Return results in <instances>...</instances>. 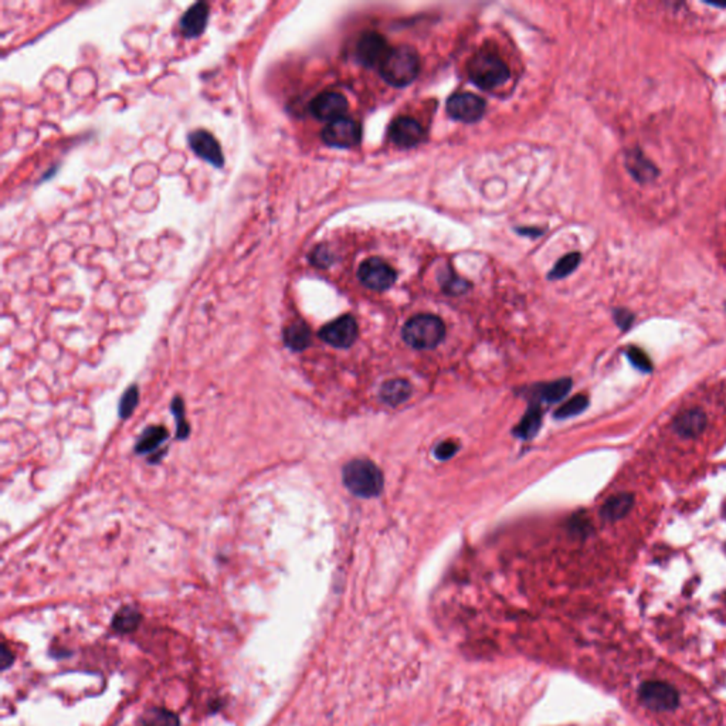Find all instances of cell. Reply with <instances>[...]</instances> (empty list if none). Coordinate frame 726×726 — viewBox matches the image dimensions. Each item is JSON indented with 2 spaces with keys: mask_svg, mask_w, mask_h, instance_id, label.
Listing matches in <instances>:
<instances>
[{
  "mask_svg": "<svg viewBox=\"0 0 726 726\" xmlns=\"http://www.w3.org/2000/svg\"><path fill=\"white\" fill-rule=\"evenodd\" d=\"M380 76L383 80L397 88L412 84L420 71V58L417 51L410 46H398L392 49L382 63Z\"/></svg>",
  "mask_w": 726,
  "mask_h": 726,
  "instance_id": "cell-1",
  "label": "cell"
},
{
  "mask_svg": "<svg viewBox=\"0 0 726 726\" xmlns=\"http://www.w3.org/2000/svg\"><path fill=\"white\" fill-rule=\"evenodd\" d=\"M344 484L362 498L378 497L383 490L382 471L369 460H353L344 468Z\"/></svg>",
  "mask_w": 726,
  "mask_h": 726,
  "instance_id": "cell-2",
  "label": "cell"
},
{
  "mask_svg": "<svg viewBox=\"0 0 726 726\" xmlns=\"http://www.w3.org/2000/svg\"><path fill=\"white\" fill-rule=\"evenodd\" d=\"M467 70L469 80L478 88L485 91L501 87L511 76L510 68L502 61V58L487 51L477 53L471 58Z\"/></svg>",
  "mask_w": 726,
  "mask_h": 726,
  "instance_id": "cell-3",
  "label": "cell"
},
{
  "mask_svg": "<svg viewBox=\"0 0 726 726\" xmlns=\"http://www.w3.org/2000/svg\"><path fill=\"white\" fill-rule=\"evenodd\" d=\"M403 339L414 349H433L446 337L444 322L434 315H416L403 328Z\"/></svg>",
  "mask_w": 726,
  "mask_h": 726,
  "instance_id": "cell-4",
  "label": "cell"
},
{
  "mask_svg": "<svg viewBox=\"0 0 726 726\" xmlns=\"http://www.w3.org/2000/svg\"><path fill=\"white\" fill-rule=\"evenodd\" d=\"M640 700L656 712L672 711L678 707L679 697L677 689L664 681H648L640 686Z\"/></svg>",
  "mask_w": 726,
  "mask_h": 726,
  "instance_id": "cell-5",
  "label": "cell"
},
{
  "mask_svg": "<svg viewBox=\"0 0 726 726\" xmlns=\"http://www.w3.org/2000/svg\"><path fill=\"white\" fill-rule=\"evenodd\" d=\"M447 113L453 120L474 124L484 117L485 101L471 92H457L447 99Z\"/></svg>",
  "mask_w": 726,
  "mask_h": 726,
  "instance_id": "cell-6",
  "label": "cell"
},
{
  "mask_svg": "<svg viewBox=\"0 0 726 726\" xmlns=\"http://www.w3.org/2000/svg\"><path fill=\"white\" fill-rule=\"evenodd\" d=\"M321 136L328 147L350 150L360 142V127L353 120L342 117L326 125Z\"/></svg>",
  "mask_w": 726,
  "mask_h": 726,
  "instance_id": "cell-7",
  "label": "cell"
},
{
  "mask_svg": "<svg viewBox=\"0 0 726 726\" xmlns=\"http://www.w3.org/2000/svg\"><path fill=\"white\" fill-rule=\"evenodd\" d=\"M359 281L373 289V291H385L396 281L394 270L380 259H369L363 261L357 270Z\"/></svg>",
  "mask_w": 726,
  "mask_h": 726,
  "instance_id": "cell-8",
  "label": "cell"
},
{
  "mask_svg": "<svg viewBox=\"0 0 726 726\" xmlns=\"http://www.w3.org/2000/svg\"><path fill=\"white\" fill-rule=\"evenodd\" d=\"M188 142L191 150L196 156L210 163L214 168L222 169L225 166V154L216 136L206 129H196L189 134Z\"/></svg>",
  "mask_w": 726,
  "mask_h": 726,
  "instance_id": "cell-9",
  "label": "cell"
},
{
  "mask_svg": "<svg viewBox=\"0 0 726 726\" xmlns=\"http://www.w3.org/2000/svg\"><path fill=\"white\" fill-rule=\"evenodd\" d=\"M319 338L335 348H349L357 338V325L353 316L344 315L319 331Z\"/></svg>",
  "mask_w": 726,
  "mask_h": 726,
  "instance_id": "cell-10",
  "label": "cell"
},
{
  "mask_svg": "<svg viewBox=\"0 0 726 726\" xmlns=\"http://www.w3.org/2000/svg\"><path fill=\"white\" fill-rule=\"evenodd\" d=\"M348 99L337 91H326L316 95L309 105L311 114L321 121H335L348 111Z\"/></svg>",
  "mask_w": 726,
  "mask_h": 726,
  "instance_id": "cell-11",
  "label": "cell"
},
{
  "mask_svg": "<svg viewBox=\"0 0 726 726\" xmlns=\"http://www.w3.org/2000/svg\"><path fill=\"white\" fill-rule=\"evenodd\" d=\"M390 50L383 35L378 33H365L356 45L357 60L366 67H380Z\"/></svg>",
  "mask_w": 726,
  "mask_h": 726,
  "instance_id": "cell-12",
  "label": "cell"
},
{
  "mask_svg": "<svg viewBox=\"0 0 726 726\" xmlns=\"http://www.w3.org/2000/svg\"><path fill=\"white\" fill-rule=\"evenodd\" d=\"M392 142L401 148H414L424 139L423 127L410 117L396 118L389 129Z\"/></svg>",
  "mask_w": 726,
  "mask_h": 726,
  "instance_id": "cell-13",
  "label": "cell"
},
{
  "mask_svg": "<svg viewBox=\"0 0 726 726\" xmlns=\"http://www.w3.org/2000/svg\"><path fill=\"white\" fill-rule=\"evenodd\" d=\"M707 414L704 410L694 408L679 413L674 420V430L684 439H695L707 427Z\"/></svg>",
  "mask_w": 726,
  "mask_h": 726,
  "instance_id": "cell-14",
  "label": "cell"
},
{
  "mask_svg": "<svg viewBox=\"0 0 726 726\" xmlns=\"http://www.w3.org/2000/svg\"><path fill=\"white\" fill-rule=\"evenodd\" d=\"M210 8L204 2L192 5L180 19V30L186 39H195L204 31L209 22Z\"/></svg>",
  "mask_w": 726,
  "mask_h": 726,
  "instance_id": "cell-15",
  "label": "cell"
},
{
  "mask_svg": "<svg viewBox=\"0 0 726 726\" xmlns=\"http://www.w3.org/2000/svg\"><path fill=\"white\" fill-rule=\"evenodd\" d=\"M624 163L629 173L637 182H640V184H648V182H652L659 175V170L654 166V163L648 161L638 150L627 152Z\"/></svg>",
  "mask_w": 726,
  "mask_h": 726,
  "instance_id": "cell-16",
  "label": "cell"
},
{
  "mask_svg": "<svg viewBox=\"0 0 726 726\" xmlns=\"http://www.w3.org/2000/svg\"><path fill=\"white\" fill-rule=\"evenodd\" d=\"M633 505H634L633 494L620 492L617 495H613L604 502V505L602 508V517L610 522L623 519L631 511Z\"/></svg>",
  "mask_w": 726,
  "mask_h": 726,
  "instance_id": "cell-17",
  "label": "cell"
},
{
  "mask_svg": "<svg viewBox=\"0 0 726 726\" xmlns=\"http://www.w3.org/2000/svg\"><path fill=\"white\" fill-rule=\"evenodd\" d=\"M412 396V385L405 379L387 380L380 387V398L389 406H398Z\"/></svg>",
  "mask_w": 726,
  "mask_h": 726,
  "instance_id": "cell-18",
  "label": "cell"
},
{
  "mask_svg": "<svg viewBox=\"0 0 726 726\" xmlns=\"http://www.w3.org/2000/svg\"><path fill=\"white\" fill-rule=\"evenodd\" d=\"M284 342L293 350H304L311 344V331L302 321L293 322L284 330Z\"/></svg>",
  "mask_w": 726,
  "mask_h": 726,
  "instance_id": "cell-19",
  "label": "cell"
},
{
  "mask_svg": "<svg viewBox=\"0 0 726 726\" xmlns=\"http://www.w3.org/2000/svg\"><path fill=\"white\" fill-rule=\"evenodd\" d=\"M168 439V430L162 426H152L145 430L139 437L135 451L138 454H147L158 450Z\"/></svg>",
  "mask_w": 726,
  "mask_h": 726,
  "instance_id": "cell-20",
  "label": "cell"
},
{
  "mask_svg": "<svg viewBox=\"0 0 726 726\" xmlns=\"http://www.w3.org/2000/svg\"><path fill=\"white\" fill-rule=\"evenodd\" d=\"M570 387H572V380L570 379H559L556 382L539 386L538 390L535 392V394L538 396L539 401L548 402V403H555V402L562 401V398L570 390Z\"/></svg>",
  "mask_w": 726,
  "mask_h": 726,
  "instance_id": "cell-21",
  "label": "cell"
},
{
  "mask_svg": "<svg viewBox=\"0 0 726 726\" xmlns=\"http://www.w3.org/2000/svg\"><path fill=\"white\" fill-rule=\"evenodd\" d=\"M140 623V613L132 606H125L114 615L113 627L118 633H131Z\"/></svg>",
  "mask_w": 726,
  "mask_h": 726,
  "instance_id": "cell-22",
  "label": "cell"
},
{
  "mask_svg": "<svg viewBox=\"0 0 726 726\" xmlns=\"http://www.w3.org/2000/svg\"><path fill=\"white\" fill-rule=\"evenodd\" d=\"M542 420V410L538 405H533L515 428V434L521 439H532L538 433Z\"/></svg>",
  "mask_w": 726,
  "mask_h": 726,
  "instance_id": "cell-23",
  "label": "cell"
},
{
  "mask_svg": "<svg viewBox=\"0 0 726 726\" xmlns=\"http://www.w3.org/2000/svg\"><path fill=\"white\" fill-rule=\"evenodd\" d=\"M139 726H179L177 716L163 708H152L139 719Z\"/></svg>",
  "mask_w": 726,
  "mask_h": 726,
  "instance_id": "cell-24",
  "label": "cell"
},
{
  "mask_svg": "<svg viewBox=\"0 0 726 726\" xmlns=\"http://www.w3.org/2000/svg\"><path fill=\"white\" fill-rule=\"evenodd\" d=\"M588 406H589L588 396L577 394V396L570 398L569 402H566L563 406H560L555 412V417L556 419H567V417H572V416H577V414L582 413L583 410H586Z\"/></svg>",
  "mask_w": 726,
  "mask_h": 726,
  "instance_id": "cell-25",
  "label": "cell"
},
{
  "mask_svg": "<svg viewBox=\"0 0 726 726\" xmlns=\"http://www.w3.org/2000/svg\"><path fill=\"white\" fill-rule=\"evenodd\" d=\"M580 263V254L579 252H570L563 259L558 261V264L554 267V270L549 273V280H560L567 275H570Z\"/></svg>",
  "mask_w": 726,
  "mask_h": 726,
  "instance_id": "cell-26",
  "label": "cell"
},
{
  "mask_svg": "<svg viewBox=\"0 0 726 726\" xmlns=\"http://www.w3.org/2000/svg\"><path fill=\"white\" fill-rule=\"evenodd\" d=\"M172 412H173V414L176 417V421H177V439L179 440L186 439L191 428H189L186 417H185V405H184V401H182V398H179V397L175 398L173 403H172Z\"/></svg>",
  "mask_w": 726,
  "mask_h": 726,
  "instance_id": "cell-27",
  "label": "cell"
},
{
  "mask_svg": "<svg viewBox=\"0 0 726 726\" xmlns=\"http://www.w3.org/2000/svg\"><path fill=\"white\" fill-rule=\"evenodd\" d=\"M138 401H139V390H138V386H131L125 393L124 396L121 397V402H120V416L122 419H128L136 405H138Z\"/></svg>",
  "mask_w": 726,
  "mask_h": 726,
  "instance_id": "cell-28",
  "label": "cell"
},
{
  "mask_svg": "<svg viewBox=\"0 0 726 726\" xmlns=\"http://www.w3.org/2000/svg\"><path fill=\"white\" fill-rule=\"evenodd\" d=\"M627 356L637 369H640L641 372H651L652 363H651L648 355L643 349H640L637 346H630L627 349Z\"/></svg>",
  "mask_w": 726,
  "mask_h": 726,
  "instance_id": "cell-29",
  "label": "cell"
},
{
  "mask_svg": "<svg viewBox=\"0 0 726 726\" xmlns=\"http://www.w3.org/2000/svg\"><path fill=\"white\" fill-rule=\"evenodd\" d=\"M311 264H314L315 267H319V268H326L330 267L332 263H334V256L331 250L326 247V245H319L316 247L312 254H311Z\"/></svg>",
  "mask_w": 726,
  "mask_h": 726,
  "instance_id": "cell-30",
  "label": "cell"
},
{
  "mask_svg": "<svg viewBox=\"0 0 726 726\" xmlns=\"http://www.w3.org/2000/svg\"><path fill=\"white\" fill-rule=\"evenodd\" d=\"M443 287H444V291L447 294H450V296H460V294L465 293L467 289L469 288V282H467L465 280H462L460 277L453 275V277H450V278H447L444 281Z\"/></svg>",
  "mask_w": 726,
  "mask_h": 726,
  "instance_id": "cell-31",
  "label": "cell"
},
{
  "mask_svg": "<svg viewBox=\"0 0 726 726\" xmlns=\"http://www.w3.org/2000/svg\"><path fill=\"white\" fill-rule=\"evenodd\" d=\"M458 451V446L454 442H443L435 447V457L439 460H450Z\"/></svg>",
  "mask_w": 726,
  "mask_h": 726,
  "instance_id": "cell-32",
  "label": "cell"
},
{
  "mask_svg": "<svg viewBox=\"0 0 726 726\" xmlns=\"http://www.w3.org/2000/svg\"><path fill=\"white\" fill-rule=\"evenodd\" d=\"M614 319H615L617 325H619L622 330L626 331L631 326V323L634 321V315L631 312L626 311V309H619V311L614 312Z\"/></svg>",
  "mask_w": 726,
  "mask_h": 726,
  "instance_id": "cell-33",
  "label": "cell"
},
{
  "mask_svg": "<svg viewBox=\"0 0 726 726\" xmlns=\"http://www.w3.org/2000/svg\"><path fill=\"white\" fill-rule=\"evenodd\" d=\"M13 661V654L8 650L6 645H2V668H8Z\"/></svg>",
  "mask_w": 726,
  "mask_h": 726,
  "instance_id": "cell-34",
  "label": "cell"
}]
</instances>
